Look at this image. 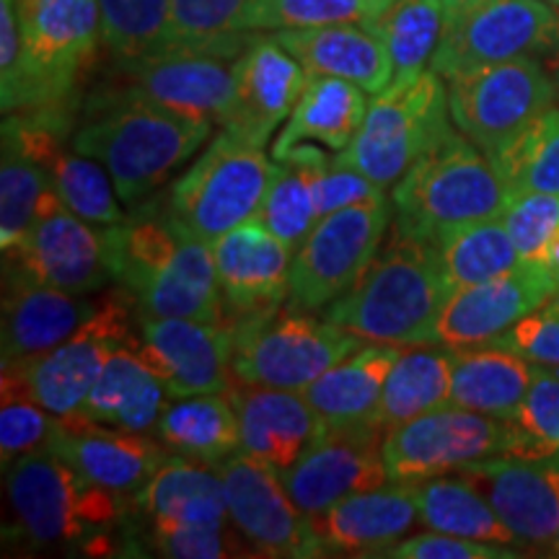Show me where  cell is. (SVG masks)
I'll use <instances>...</instances> for the list:
<instances>
[{
  "label": "cell",
  "mask_w": 559,
  "mask_h": 559,
  "mask_svg": "<svg viewBox=\"0 0 559 559\" xmlns=\"http://www.w3.org/2000/svg\"><path fill=\"white\" fill-rule=\"evenodd\" d=\"M453 3L456 0H394L379 19L370 21V26L386 41L394 66L391 83H412L430 70L449 26Z\"/></svg>",
  "instance_id": "obj_37"
},
{
  "label": "cell",
  "mask_w": 559,
  "mask_h": 559,
  "mask_svg": "<svg viewBox=\"0 0 559 559\" xmlns=\"http://www.w3.org/2000/svg\"><path fill=\"white\" fill-rule=\"evenodd\" d=\"M386 432L376 423L330 428L304 459L277 472L293 502L304 513L319 515L349 495L386 485Z\"/></svg>",
  "instance_id": "obj_16"
},
{
  "label": "cell",
  "mask_w": 559,
  "mask_h": 559,
  "mask_svg": "<svg viewBox=\"0 0 559 559\" xmlns=\"http://www.w3.org/2000/svg\"><path fill=\"white\" fill-rule=\"evenodd\" d=\"M542 264L551 272V277H555L557 285H559V228H557V234L551 236V241L547 243V249H544Z\"/></svg>",
  "instance_id": "obj_53"
},
{
  "label": "cell",
  "mask_w": 559,
  "mask_h": 559,
  "mask_svg": "<svg viewBox=\"0 0 559 559\" xmlns=\"http://www.w3.org/2000/svg\"><path fill=\"white\" fill-rule=\"evenodd\" d=\"M555 96L539 58H515L449 79L451 120L487 158L555 107Z\"/></svg>",
  "instance_id": "obj_12"
},
{
  "label": "cell",
  "mask_w": 559,
  "mask_h": 559,
  "mask_svg": "<svg viewBox=\"0 0 559 559\" xmlns=\"http://www.w3.org/2000/svg\"><path fill=\"white\" fill-rule=\"evenodd\" d=\"M449 298L436 243L394 234L358 283L326 306L324 317L368 342L438 345V319Z\"/></svg>",
  "instance_id": "obj_3"
},
{
  "label": "cell",
  "mask_w": 559,
  "mask_h": 559,
  "mask_svg": "<svg viewBox=\"0 0 559 559\" xmlns=\"http://www.w3.org/2000/svg\"><path fill=\"white\" fill-rule=\"evenodd\" d=\"M536 373L539 362L506 347H461L453 358L451 404L489 417L515 419Z\"/></svg>",
  "instance_id": "obj_31"
},
{
  "label": "cell",
  "mask_w": 559,
  "mask_h": 559,
  "mask_svg": "<svg viewBox=\"0 0 559 559\" xmlns=\"http://www.w3.org/2000/svg\"><path fill=\"white\" fill-rule=\"evenodd\" d=\"M559 47V11L549 0H456L430 70L440 79L542 58Z\"/></svg>",
  "instance_id": "obj_10"
},
{
  "label": "cell",
  "mask_w": 559,
  "mask_h": 559,
  "mask_svg": "<svg viewBox=\"0 0 559 559\" xmlns=\"http://www.w3.org/2000/svg\"><path fill=\"white\" fill-rule=\"evenodd\" d=\"M508 456L559 459V376L542 366L519 417L510 419Z\"/></svg>",
  "instance_id": "obj_46"
},
{
  "label": "cell",
  "mask_w": 559,
  "mask_h": 559,
  "mask_svg": "<svg viewBox=\"0 0 559 559\" xmlns=\"http://www.w3.org/2000/svg\"><path fill=\"white\" fill-rule=\"evenodd\" d=\"M549 3H555V5H559V0H549Z\"/></svg>",
  "instance_id": "obj_56"
},
{
  "label": "cell",
  "mask_w": 559,
  "mask_h": 559,
  "mask_svg": "<svg viewBox=\"0 0 559 559\" xmlns=\"http://www.w3.org/2000/svg\"><path fill=\"white\" fill-rule=\"evenodd\" d=\"M111 280L135 300L140 319L223 321L213 243L156 207L104 228Z\"/></svg>",
  "instance_id": "obj_1"
},
{
  "label": "cell",
  "mask_w": 559,
  "mask_h": 559,
  "mask_svg": "<svg viewBox=\"0 0 559 559\" xmlns=\"http://www.w3.org/2000/svg\"><path fill=\"white\" fill-rule=\"evenodd\" d=\"M5 487L19 528L39 547L99 539L96 534L117 526L128 508L135 506L130 495L88 481L52 449L13 459Z\"/></svg>",
  "instance_id": "obj_5"
},
{
  "label": "cell",
  "mask_w": 559,
  "mask_h": 559,
  "mask_svg": "<svg viewBox=\"0 0 559 559\" xmlns=\"http://www.w3.org/2000/svg\"><path fill=\"white\" fill-rule=\"evenodd\" d=\"M555 296L551 272L542 262H521L506 275L453 290L440 311L438 342L453 349L492 345Z\"/></svg>",
  "instance_id": "obj_20"
},
{
  "label": "cell",
  "mask_w": 559,
  "mask_h": 559,
  "mask_svg": "<svg viewBox=\"0 0 559 559\" xmlns=\"http://www.w3.org/2000/svg\"><path fill=\"white\" fill-rule=\"evenodd\" d=\"M313 169L317 166L300 160H277L275 177L264 194L260 215L254 218L290 249H298L319 221Z\"/></svg>",
  "instance_id": "obj_42"
},
{
  "label": "cell",
  "mask_w": 559,
  "mask_h": 559,
  "mask_svg": "<svg viewBox=\"0 0 559 559\" xmlns=\"http://www.w3.org/2000/svg\"><path fill=\"white\" fill-rule=\"evenodd\" d=\"M135 342L124 298H102L99 311L73 337L41 358L16 366L41 407L55 417L75 415L117 349Z\"/></svg>",
  "instance_id": "obj_17"
},
{
  "label": "cell",
  "mask_w": 559,
  "mask_h": 559,
  "mask_svg": "<svg viewBox=\"0 0 559 559\" xmlns=\"http://www.w3.org/2000/svg\"><path fill=\"white\" fill-rule=\"evenodd\" d=\"M166 386L138 353V340L117 349L88 391L79 415L109 428L148 432L164 415Z\"/></svg>",
  "instance_id": "obj_33"
},
{
  "label": "cell",
  "mask_w": 559,
  "mask_h": 559,
  "mask_svg": "<svg viewBox=\"0 0 559 559\" xmlns=\"http://www.w3.org/2000/svg\"><path fill=\"white\" fill-rule=\"evenodd\" d=\"M138 353L171 400L226 394L234 376V332L228 321L143 319Z\"/></svg>",
  "instance_id": "obj_19"
},
{
  "label": "cell",
  "mask_w": 559,
  "mask_h": 559,
  "mask_svg": "<svg viewBox=\"0 0 559 559\" xmlns=\"http://www.w3.org/2000/svg\"><path fill=\"white\" fill-rule=\"evenodd\" d=\"M247 45H171L143 58L124 60L120 70L130 81V88L145 99L221 124L234 102L236 60Z\"/></svg>",
  "instance_id": "obj_14"
},
{
  "label": "cell",
  "mask_w": 559,
  "mask_h": 559,
  "mask_svg": "<svg viewBox=\"0 0 559 559\" xmlns=\"http://www.w3.org/2000/svg\"><path fill=\"white\" fill-rule=\"evenodd\" d=\"M3 366H26L73 337L99 311L102 300L32 283L3 272Z\"/></svg>",
  "instance_id": "obj_26"
},
{
  "label": "cell",
  "mask_w": 559,
  "mask_h": 559,
  "mask_svg": "<svg viewBox=\"0 0 559 559\" xmlns=\"http://www.w3.org/2000/svg\"><path fill=\"white\" fill-rule=\"evenodd\" d=\"M495 347H506L519 353L531 362L559 368V296H555L542 309L521 319L513 330H508Z\"/></svg>",
  "instance_id": "obj_50"
},
{
  "label": "cell",
  "mask_w": 559,
  "mask_h": 559,
  "mask_svg": "<svg viewBox=\"0 0 559 559\" xmlns=\"http://www.w3.org/2000/svg\"><path fill=\"white\" fill-rule=\"evenodd\" d=\"M451 122L449 86L436 70H425L417 81L391 83L376 94L358 135L334 160L376 185H394L417 158L451 135Z\"/></svg>",
  "instance_id": "obj_8"
},
{
  "label": "cell",
  "mask_w": 559,
  "mask_h": 559,
  "mask_svg": "<svg viewBox=\"0 0 559 559\" xmlns=\"http://www.w3.org/2000/svg\"><path fill=\"white\" fill-rule=\"evenodd\" d=\"M391 215L394 205L376 198L319 218L293 257L290 304L313 313L345 296L379 254Z\"/></svg>",
  "instance_id": "obj_11"
},
{
  "label": "cell",
  "mask_w": 559,
  "mask_h": 559,
  "mask_svg": "<svg viewBox=\"0 0 559 559\" xmlns=\"http://www.w3.org/2000/svg\"><path fill=\"white\" fill-rule=\"evenodd\" d=\"M549 551H551V555H555V557H559V531H557V536H555V539H551V544H549Z\"/></svg>",
  "instance_id": "obj_54"
},
{
  "label": "cell",
  "mask_w": 559,
  "mask_h": 559,
  "mask_svg": "<svg viewBox=\"0 0 559 559\" xmlns=\"http://www.w3.org/2000/svg\"><path fill=\"white\" fill-rule=\"evenodd\" d=\"M3 404H0V453L3 464L29 451L50 449L60 417L34 400L24 373L16 366H3Z\"/></svg>",
  "instance_id": "obj_45"
},
{
  "label": "cell",
  "mask_w": 559,
  "mask_h": 559,
  "mask_svg": "<svg viewBox=\"0 0 559 559\" xmlns=\"http://www.w3.org/2000/svg\"><path fill=\"white\" fill-rule=\"evenodd\" d=\"M521 544L549 547L559 531V459L492 456L459 469Z\"/></svg>",
  "instance_id": "obj_22"
},
{
  "label": "cell",
  "mask_w": 559,
  "mask_h": 559,
  "mask_svg": "<svg viewBox=\"0 0 559 559\" xmlns=\"http://www.w3.org/2000/svg\"><path fill=\"white\" fill-rule=\"evenodd\" d=\"M270 34L309 70V75L349 81L373 96L386 91L394 81L386 41L370 26V21Z\"/></svg>",
  "instance_id": "obj_28"
},
{
  "label": "cell",
  "mask_w": 559,
  "mask_h": 559,
  "mask_svg": "<svg viewBox=\"0 0 559 559\" xmlns=\"http://www.w3.org/2000/svg\"><path fill=\"white\" fill-rule=\"evenodd\" d=\"M226 394L239 417L241 451L275 472L304 459L330 432V425L300 391L241 383L230 386Z\"/></svg>",
  "instance_id": "obj_24"
},
{
  "label": "cell",
  "mask_w": 559,
  "mask_h": 559,
  "mask_svg": "<svg viewBox=\"0 0 559 559\" xmlns=\"http://www.w3.org/2000/svg\"><path fill=\"white\" fill-rule=\"evenodd\" d=\"M3 272L73 296H88L111 280L107 239L60 202L47 207L24 243L3 254Z\"/></svg>",
  "instance_id": "obj_18"
},
{
  "label": "cell",
  "mask_w": 559,
  "mask_h": 559,
  "mask_svg": "<svg viewBox=\"0 0 559 559\" xmlns=\"http://www.w3.org/2000/svg\"><path fill=\"white\" fill-rule=\"evenodd\" d=\"M391 559H513L519 551L513 547H500V544H485L464 539L453 534H417L412 539L396 542L394 547L383 551Z\"/></svg>",
  "instance_id": "obj_51"
},
{
  "label": "cell",
  "mask_w": 559,
  "mask_h": 559,
  "mask_svg": "<svg viewBox=\"0 0 559 559\" xmlns=\"http://www.w3.org/2000/svg\"><path fill=\"white\" fill-rule=\"evenodd\" d=\"M187 456H169L135 495V508L156 523L228 526V498L221 474Z\"/></svg>",
  "instance_id": "obj_32"
},
{
  "label": "cell",
  "mask_w": 559,
  "mask_h": 559,
  "mask_svg": "<svg viewBox=\"0 0 559 559\" xmlns=\"http://www.w3.org/2000/svg\"><path fill=\"white\" fill-rule=\"evenodd\" d=\"M557 86H559V66H557Z\"/></svg>",
  "instance_id": "obj_55"
},
{
  "label": "cell",
  "mask_w": 559,
  "mask_h": 559,
  "mask_svg": "<svg viewBox=\"0 0 559 559\" xmlns=\"http://www.w3.org/2000/svg\"><path fill=\"white\" fill-rule=\"evenodd\" d=\"M102 39L117 60H135L174 45L171 0H99Z\"/></svg>",
  "instance_id": "obj_41"
},
{
  "label": "cell",
  "mask_w": 559,
  "mask_h": 559,
  "mask_svg": "<svg viewBox=\"0 0 559 559\" xmlns=\"http://www.w3.org/2000/svg\"><path fill=\"white\" fill-rule=\"evenodd\" d=\"M489 160L506 181L510 198L523 192H547L559 198V107H549L536 117Z\"/></svg>",
  "instance_id": "obj_40"
},
{
  "label": "cell",
  "mask_w": 559,
  "mask_h": 559,
  "mask_svg": "<svg viewBox=\"0 0 559 559\" xmlns=\"http://www.w3.org/2000/svg\"><path fill=\"white\" fill-rule=\"evenodd\" d=\"M218 474L226 485L230 521L247 536L257 555L285 559L326 555L313 519L293 502L272 466L236 451L221 461Z\"/></svg>",
  "instance_id": "obj_15"
},
{
  "label": "cell",
  "mask_w": 559,
  "mask_h": 559,
  "mask_svg": "<svg viewBox=\"0 0 559 559\" xmlns=\"http://www.w3.org/2000/svg\"><path fill=\"white\" fill-rule=\"evenodd\" d=\"M313 194H317L319 218H324L334 210L383 198V187L368 179L366 174L337 164V160H330V164L313 169Z\"/></svg>",
  "instance_id": "obj_52"
},
{
  "label": "cell",
  "mask_w": 559,
  "mask_h": 559,
  "mask_svg": "<svg viewBox=\"0 0 559 559\" xmlns=\"http://www.w3.org/2000/svg\"><path fill=\"white\" fill-rule=\"evenodd\" d=\"M400 355L394 345H360L304 391L306 402L330 428L376 423L383 386Z\"/></svg>",
  "instance_id": "obj_30"
},
{
  "label": "cell",
  "mask_w": 559,
  "mask_h": 559,
  "mask_svg": "<svg viewBox=\"0 0 559 559\" xmlns=\"http://www.w3.org/2000/svg\"><path fill=\"white\" fill-rule=\"evenodd\" d=\"M417 500L419 521L440 534L464 536V539L500 544V547H521L515 534L489 500L464 477H432L412 485Z\"/></svg>",
  "instance_id": "obj_36"
},
{
  "label": "cell",
  "mask_w": 559,
  "mask_h": 559,
  "mask_svg": "<svg viewBox=\"0 0 559 559\" xmlns=\"http://www.w3.org/2000/svg\"><path fill=\"white\" fill-rule=\"evenodd\" d=\"M234 376L249 386L300 391L360 347V337L330 319L283 304L230 317Z\"/></svg>",
  "instance_id": "obj_6"
},
{
  "label": "cell",
  "mask_w": 559,
  "mask_h": 559,
  "mask_svg": "<svg viewBox=\"0 0 559 559\" xmlns=\"http://www.w3.org/2000/svg\"><path fill=\"white\" fill-rule=\"evenodd\" d=\"M50 449L66 456L88 481L122 495H138L169 459L145 432L109 428L79 412L60 417Z\"/></svg>",
  "instance_id": "obj_25"
},
{
  "label": "cell",
  "mask_w": 559,
  "mask_h": 559,
  "mask_svg": "<svg viewBox=\"0 0 559 559\" xmlns=\"http://www.w3.org/2000/svg\"><path fill=\"white\" fill-rule=\"evenodd\" d=\"M510 192L485 153L461 132H451L396 181L394 234L438 243L472 223L500 218Z\"/></svg>",
  "instance_id": "obj_4"
},
{
  "label": "cell",
  "mask_w": 559,
  "mask_h": 559,
  "mask_svg": "<svg viewBox=\"0 0 559 559\" xmlns=\"http://www.w3.org/2000/svg\"><path fill=\"white\" fill-rule=\"evenodd\" d=\"M21 60L0 86L5 115L68 102L102 37L99 0H16Z\"/></svg>",
  "instance_id": "obj_7"
},
{
  "label": "cell",
  "mask_w": 559,
  "mask_h": 559,
  "mask_svg": "<svg viewBox=\"0 0 559 559\" xmlns=\"http://www.w3.org/2000/svg\"><path fill=\"white\" fill-rule=\"evenodd\" d=\"M438 257L451 293L506 275L523 262L502 218L453 230L438 243Z\"/></svg>",
  "instance_id": "obj_38"
},
{
  "label": "cell",
  "mask_w": 559,
  "mask_h": 559,
  "mask_svg": "<svg viewBox=\"0 0 559 559\" xmlns=\"http://www.w3.org/2000/svg\"><path fill=\"white\" fill-rule=\"evenodd\" d=\"M309 83V70L272 34L257 32L236 60V88L221 128L262 148L290 117Z\"/></svg>",
  "instance_id": "obj_21"
},
{
  "label": "cell",
  "mask_w": 559,
  "mask_h": 559,
  "mask_svg": "<svg viewBox=\"0 0 559 559\" xmlns=\"http://www.w3.org/2000/svg\"><path fill=\"white\" fill-rule=\"evenodd\" d=\"M158 436L179 456L218 466L241 451V430L228 394L174 400L158 419Z\"/></svg>",
  "instance_id": "obj_34"
},
{
  "label": "cell",
  "mask_w": 559,
  "mask_h": 559,
  "mask_svg": "<svg viewBox=\"0 0 559 559\" xmlns=\"http://www.w3.org/2000/svg\"><path fill=\"white\" fill-rule=\"evenodd\" d=\"M500 218L506 223L521 260L542 262L544 249L559 228V198L547 192L513 194Z\"/></svg>",
  "instance_id": "obj_48"
},
{
  "label": "cell",
  "mask_w": 559,
  "mask_h": 559,
  "mask_svg": "<svg viewBox=\"0 0 559 559\" xmlns=\"http://www.w3.org/2000/svg\"><path fill=\"white\" fill-rule=\"evenodd\" d=\"M453 358H456V349L430 345L402 353L391 368L386 386H383L376 423L391 430L409 419L428 415V412L449 407Z\"/></svg>",
  "instance_id": "obj_35"
},
{
  "label": "cell",
  "mask_w": 559,
  "mask_h": 559,
  "mask_svg": "<svg viewBox=\"0 0 559 559\" xmlns=\"http://www.w3.org/2000/svg\"><path fill=\"white\" fill-rule=\"evenodd\" d=\"M213 122L145 99L130 86L91 109L73 151L99 160L124 205H135L190 160Z\"/></svg>",
  "instance_id": "obj_2"
},
{
  "label": "cell",
  "mask_w": 559,
  "mask_h": 559,
  "mask_svg": "<svg viewBox=\"0 0 559 559\" xmlns=\"http://www.w3.org/2000/svg\"><path fill=\"white\" fill-rule=\"evenodd\" d=\"M394 0H251L243 32L311 29V26L373 21Z\"/></svg>",
  "instance_id": "obj_43"
},
{
  "label": "cell",
  "mask_w": 559,
  "mask_h": 559,
  "mask_svg": "<svg viewBox=\"0 0 559 559\" xmlns=\"http://www.w3.org/2000/svg\"><path fill=\"white\" fill-rule=\"evenodd\" d=\"M251 0H171L174 45H247L254 32H243Z\"/></svg>",
  "instance_id": "obj_47"
},
{
  "label": "cell",
  "mask_w": 559,
  "mask_h": 559,
  "mask_svg": "<svg viewBox=\"0 0 559 559\" xmlns=\"http://www.w3.org/2000/svg\"><path fill=\"white\" fill-rule=\"evenodd\" d=\"M223 304L241 317L283 304L290 296L293 249L260 221H249L213 241Z\"/></svg>",
  "instance_id": "obj_27"
},
{
  "label": "cell",
  "mask_w": 559,
  "mask_h": 559,
  "mask_svg": "<svg viewBox=\"0 0 559 559\" xmlns=\"http://www.w3.org/2000/svg\"><path fill=\"white\" fill-rule=\"evenodd\" d=\"M277 160L223 130L207 151L174 181L166 210L205 241H218L241 223L254 221Z\"/></svg>",
  "instance_id": "obj_9"
},
{
  "label": "cell",
  "mask_w": 559,
  "mask_h": 559,
  "mask_svg": "<svg viewBox=\"0 0 559 559\" xmlns=\"http://www.w3.org/2000/svg\"><path fill=\"white\" fill-rule=\"evenodd\" d=\"M60 202L50 171L3 140L0 160V247L5 251L24 243L34 223L47 207Z\"/></svg>",
  "instance_id": "obj_39"
},
{
  "label": "cell",
  "mask_w": 559,
  "mask_h": 559,
  "mask_svg": "<svg viewBox=\"0 0 559 559\" xmlns=\"http://www.w3.org/2000/svg\"><path fill=\"white\" fill-rule=\"evenodd\" d=\"M510 419L461 407H440L386 432L383 459L391 481H417L459 472L474 461L508 456Z\"/></svg>",
  "instance_id": "obj_13"
},
{
  "label": "cell",
  "mask_w": 559,
  "mask_h": 559,
  "mask_svg": "<svg viewBox=\"0 0 559 559\" xmlns=\"http://www.w3.org/2000/svg\"><path fill=\"white\" fill-rule=\"evenodd\" d=\"M50 179L55 192L60 194L62 205L79 218L94 223V226H117L124 221L120 207V194L115 190L109 171L99 160L81 156V153H60L52 160Z\"/></svg>",
  "instance_id": "obj_44"
},
{
  "label": "cell",
  "mask_w": 559,
  "mask_h": 559,
  "mask_svg": "<svg viewBox=\"0 0 559 559\" xmlns=\"http://www.w3.org/2000/svg\"><path fill=\"white\" fill-rule=\"evenodd\" d=\"M311 519L324 551L383 555L404 539V534L419 521V513L412 485L394 481V487L349 495Z\"/></svg>",
  "instance_id": "obj_29"
},
{
  "label": "cell",
  "mask_w": 559,
  "mask_h": 559,
  "mask_svg": "<svg viewBox=\"0 0 559 559\" xmlns=\"http://www.w3.org/2000/svg\"><path fill=\"white\" fill-rule=\"evenodd\" d=\"M368 111L366 91L332 75H309L304 94L272 145L275 160L324 166L358 135Z\"/></svg>",
  "instance_id": "obj_23"
},
{
  "label": "cell",
  "mask_w": 559,
  "mask_h": 559,
  "mask_svg": "<svg viewBox=\"0 0 559 559\" xmlns=\"http://www.w3.org/2000/svg\"><path fill=\"white\" fill-rule=\"evenodd\" d=\"M151 547L160 557L177 559H223L254 557L243 551V544L230 534L228 526H179V523H156L148 528Z\"/></svg>",
  "instance_id": "obj_49"
}]
</instances>
